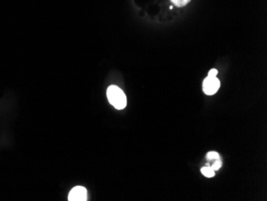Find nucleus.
<instances>
[{"mask_svg":"<svg viewBox=\"0 0 267 201\" xmlns=\"http://www.w3.org/2000/svg\"><path fill=\"white\" fill-rule=\"evenodd\" d=\"M87 198V192L84 187H75L70 192L68 201H86Z\"/></svg>","mask_w":267,"mask_h":201,"instance_id":"3","label":"nucleus"},{"mask_svg":"<svg viewBox=\"0 0 267 201\" xmlns=\"http://www.w3.org/2000/svg\"><path fill=\"white\" fill-rule=\"evenodd\" d=\"M222 165H223V163H222V161H220V160H215V163H213L212 166H211V167H212L213 170H215V171H218V170L220 169V167H222Z\"/></svg>","mask_w":267,"mask_h":201,"instance_id":"7","label":"nucleus"},{"mask_svg":"<svg viewBox=\"0 0 267 201\" xmlns=\"http://www.w3.org/2000/svg\"><path fill=\"white\" fill-rule=\"evenodd\" d=\"M203 91L208 95H215L219 87H220V81L216 77H209L205 79L203 81Z\"/></svg>","mask_w":267,"mask_h":201,"instance_id":"2","label":"nucleus"},{"mask_svg":"<svg viewBox=\"0 0 267 201\" xmlns=\"http://www.w3.org/2000/svg\"><path fill=\"white\" fill-rule=\"evenodd\" d=\"M217 75H218V70H216V69H211V70L209 72L208 77H216Z\"/></svg>","mask_w":267,"mask_h":201,"instance_id":"8","label":"nucleus"},{"mask_svg":"<svg viewBox=\"0 0 267 201\" xmlns=\"http://www.w3.org/2000/svg\"><path fill=\"white\" fill-rule=\"evenodd\" d=\"M206 159L210 161L219 159V153H215V152H210L206 155Z\"/></svg>","mask_w":267,"mask_h":201,"instance_id":"6","label":"nucleus"},{"mask_svg":"<svg viewBox=\"0 0 267 201\" xmlns=\"http://www.w3.org/2000/svg\"><path fill=\"white\" fill-rule=\"evenodd\" d=\"M108 100L112 106H114L118 110H122L126 106V96L122 89L117 87L115 85H112L108 87Z\"/></svg>","mask_w":267,"mask_h":201,"instance_id":"1","label":"nucleus"},{"mask_svg":"<svg viewBox=\"0 0 267 201\" xmlns=\"http://www.w3.org/2000/svg\"><path fill=\"white\" fill-rule=\"evenodd\" d=\"M171 1L175 6H178V7H183V6L188 5L191 0H171Z\"/></svg>","mask_w":267,"mask_h":201,"instance_id":"5","label":"nucleus"},{"mask_svg":"<svg viewBox=\"0 0 267 201\" xmlns=\"http://www.w3.org/2000/svg\"><path fill=\"white\" fill-rule=\"evenodd\" d=\"M201 172H202L203 176H206L207 178H211L213 176H215V170L212 169L211 167H203L201 169Z\"/></svg>","mask_w":267,"mask_h":201,"instance_id":"4","label":"nucleus"}]
</instances>
